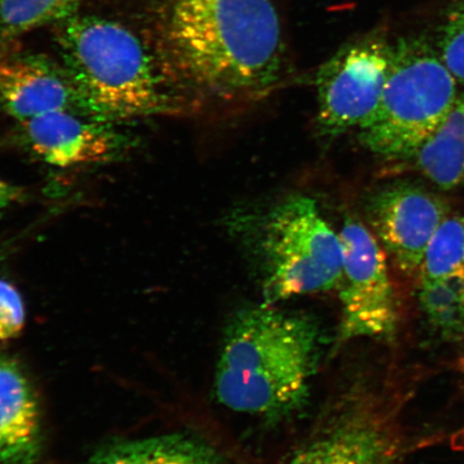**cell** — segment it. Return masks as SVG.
Returning a JSON list of instances; mask_svg holds the SVG:
<instances>
[{
    "label": "cell",
    "mask_w": 464,
    "mask_h": 464,
    "mask_svg": "<svg viewBox=\"0 0 464 464\" xmlns=\"http://www.w3.org/2000/svg\"><path fill=\"white\" fill-rule=\"evenodd\" d=\"M339 235L344 265L338 288L341 321L336 344L391 338L398 311L384 248L372 230L355 218H346Z\"/></svg>",
    "instance_id": "7"
},
{
    "label": "cell",
    "mask_w": 464,
    "mask_h": 464,
    "mask_svg": "<svg viewBox=\"0 0 464 464\" xmlns=\"http://www.w3.org/2000/svg\"><path fill=\"white\" fill-rule=\"evenodd\" d=\"M365 210L376 239L393 264L409 276L419 274L428 243L449 217L440 197L405 182L376 190Z\"/></svg>",
    "instance_id": "9"
},
{
    "label": "cell",
    "mask_w": 464,
    "mask_h": 464,
    "mask_svg": "<svg viewBox=\"0 0 464 464\" xmlns=\"http://www.w3.org/2000/svg\"><path fill=\"white\" fill-rule=\"evenodd\" d=\"M258 252L266 304L340 286L344 265L340 235L311 197L290 196L266 214Z\"/></svg>",
    "instance_id": "5"
},
{
    "label": "cell",
    "mask_w": 464,
    "mask_h": 464,
    "mask_svg": "<svg viewBox=\"0 0 464 464\" xmlns=\"http://www.w3.org/2000/svg\"><path fill=\"white\" fill-rule=\"evenodd\" d=\"M0 109L19 124L55 111L91 116L65 68L28 53L0 55Z\"/></svg>",
    "instance_id": "11"
},
{
    "label": "cell",
    "mask_w": 464,
    "mask_h": 464,
    "mask_svg": "<svg viewBox=\"0 0 464 464\" xmlns=\"http://www.w3.org/2000/svg\"><path fill=\"white\" fill-rule=\"evenodd\" d=\"M457 84L431 39H398L379 109L359 130L362 144L388 160L415 159L454 106Z\"/></svg>",
    "instance_id": "4"
},
{
    "label": "cell",
    "mask_w": 464,
    "mask_h": 464,
    "mask_svg": "<svg viewBox=\"0 0 464 464\" xmlns=\"http://www.w3.org/2000/svg\"><path fill=\"white\" fill-rule=\"evenodd\" d=\"M415 160L423 176L440 188L450 190L464 182V94Z\"/></svg>",
    "instance_id": "14"
},
{
    "label": "cell",
    "mask_w": 464,
    "mask_h": 464,
    "mask_svg": "<svg viewBox=\"0 0 464 464\" xmlns=\"http://www.w3.org/2000/svg\"><path fill=\"white\" fill-rule=\"evenodd\" d=\"M464 266V218L448 217L434 232L423 254L420 286L462 282Z\"/></svg>",
    "instance_id": "15"
},
{
    "label": "cell",
    "mask_w": 464,
    "mask_h": 464,
    "mask_svg": "<svg viewBox=\"0 0 464 464\" xmlns=\"http://www.w3.org/2000/svg\"><path fill=\"white\" fill-rule=\"evenodd\" d=\"M86 464H223L216 451L179 434L127 440L98 452Z\"/></svg>",
    "instance_id": "13"
},
{
    "label": "cell",
    "mask_w": 464,
    "mask_h": 464,
    "mask_svg": "<svg viewBox=\"0 0 464 464\" xmlns=\"http://www.w3.org/2000/svg\"><path fill=\"white\" fill-rule=\"evenodd\" d=\"M24 198V191L15 185L5 181L0 178V217L8 210V208L14 206Z\"/></svg>",
    "instance_id": "19"
},
{
    "label": "cell",
    "mask_w": 464,
    "mask_h": 464,
    "mask_svg": "<svg viewBox=\"0 0 464 464\" xmlns=\"http://www.w3.org/2000/svg\"><path fill=\"white\" fill-rule=\"evenodd\" d=\"M173 83L193 100L245 103L280 82L286 44L276 0H161Z\"/></svg>",
    "instance_id": "1"
},
{
    "label": "cell",
    "mask_w": 464,
    "mask_h": 464,
    "mask_svg": "<svg viewBox=\"0 0 464 464\" xmlns=\"http://www.w3.org/2000/svg\"><path fill=\"white\" fill-rule=\"evenodd\" d=\"M435 45L457 82L464 84V0H457L446 11Z\"/></svg>",
    "instance_id": "17"
},
{
    "label": "cell",
    "mask_w": 464,
    "mask_h": 464,
    "mask_svg": "<svg viewBox=\"0 0 464 464\" xmlns=\"http://www.w3.org/2000/svg\"><path fill=\"white\" fill-rule=\"evenodd\" d=\"M40 452L36 396L19 363L0 352V464H36Z\"/></svg>",
    "instance_id": "12"
},
{
    "label": "cell",
    "mask_w": 464,
    "mask_h": 464,
    "mask_svg": "<svg viewBox=\"0 0 464 464\" xmlns=\"http://www.w3.org/2000/svg\"><path fill=\"white\" fill-rule=\"evenodd\" d=\"M15 240H8L0 243V266H2L5 260L10 257L11 253L15 249Z\"/></svg>",
    "instance_id": "20"
},
{
    "label": "cell",
    "mask_w": 464,
    "mask_h": 464,
    "mask_svg": "<svg viewBox=\"0 0 464 464\" xmlns=\"http://www.w3.org/2000/svg\"><path fill=\"white\" fill-rule=\"evenodd\" d=\"M25 309L16 288L0 280V341L16 338L24 328Z\"/></svg>",
    "instance_id": "18"
},
{
    "label": "cell",
    "mask_w": 464,
    "mask_h": 464,
    "mask_svg": "<svg viewBox=\"0 0 464 464\" xmlns=\"http://www.w3.org/2000/svg\"><path fill=\"white\" fill-rule=\"evenodd\" d=\"M112 123L72 111H55L20 123L23 138L46 164L73 168L104 164L129 149Z\"/></svg>",
    "instance_id": "10"
},
{
    "label": "cell",
    "mask_w": 464,
    "mask_h": 464,
    "mask_svg": "<svg viewBox=\"0 0 464 464\" xmlns=\"http://www.w3.org/2000/svg\"><path fill=\"white\" fill-rule=\"evenodd\" d=\"M392 44L379 34L346 44L319 68V132L328 138L361 130L379 109L390 72Z\"/></svg>",
    "instance_id": "6"
},
{
    "label": "cell",
    "mask_w": 464,
    "mask_h": 464,
    "mask_svg": "<svg viewBox=\"0 0 464 464\" xmlns=\"http://www.w3.org/2000/svg\"><path fill=\"white\" fill-rule=\"evenodd\" d=\"M398 452L390 417L353 388L284 464H393Z\"/></svg>",
    "instance_id": "8"
},
{
    "label": "cell",
    "mask_w": 464,
    "mask_h": 464,
    "mask_svg": "<svg viewBox=\"0 0 464 464\" xmlns=\"http://www.w3.org/2000/svg\"><path fill=\"white\" fill-rule=\"evenodd\" d=\"M63 67L92 118L115 123L181 112L169 75L129 29L95 16H71L57 33Z\"/></svg>",
    "instance_id": "3"
},
{
    "label": "cell",
    "mask_w": 464,
    "mask_h": 464,
    "mask_svg": "<svg viewBox=\"0 0 464 464\" xmlns=\"http://www.w3.org/2000/svg\"><path fill=\"white\" fill-rule=\"evenodd\" d=\"M318 338L311 318L275 305L237 312L225 330L217 365L218 401L266 420L295 413L310 396Z\"/></svg>",
    "instance_id": "2"
},
{
    "label": "cell",
    "mask_w": 464,
    "mask_h": 464,
    "mask_svg": "<svg viewBox=\"0 0 464 464\" xmlns=\"http://www.w3.org/2000/svg\"><path fill=\"white\" fill-rule=\"evenodd\" d=\"M462 284H463V286H464V266H463V272H462Z\"/></svg>",
    "instance_id": "21"
},
{
    "label": "cell",
    "mask_w": 464,
    "mask_h": 464,
    "mask_svg": "<svg viewBox=\"0 0 464 464\" xmlns=\"http://www.w3.org/2000/svg\"><path fill=\"white\" fill-rule=\"evenodd\" d=\"M85 0H0V39L65 21Z\"/></svg>",
    "instance_id": "16"
}]
</instances>
